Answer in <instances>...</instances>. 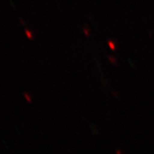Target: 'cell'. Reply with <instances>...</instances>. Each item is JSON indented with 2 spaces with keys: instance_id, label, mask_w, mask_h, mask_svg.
<instances>
[{
  "instance_id": "5b68a950",
  "label": "cell",
  "mask_w": 154,
  "mask_h": 154,
  "mask_svg": "<svg viewBox=\"0 0 154 154\" xmlns=\"http://www.w3.org/2000/svg\"><path fill=\"white\" fill-rule=\"evenodd\" d=\"M84 33H86L87 35H89V33H88V29H86V28H84Z\"/></svg>"
},
{
  "instance_id": "6da1fadb",
  "label": "cell",
  "mask_w": 154,
  "mask_h": 154,
  "mask_svg": "<svg viewBox=\"0 0 154 154\" xmlns=\"http://www.w3.org/2000/svg\"><path fill=\"white\" fill-rule=\"evenodd\" d=\"M108 45H109V47H110V49L112 50V51H115L116 50V44L113 42V41L109 40V41H108Z\"/></svg>"
},
{
  "instance_id": "277c9868",
  "label": "cell",
  "mask_w": 154,
  "mask_h": 154,
  "mask_svg": "<svg viewBox=\"0 0 154 154\" xmlns=\"http://www.w3.org/2000/svg\"><path fill=\"white\" fill-rule=\"evenodd\" d=\"M109 60L112 63H114V64H116V61L115 57H109Z\"/></svg>"
},
{
  "instance_id": "3957f363",
  "label": "cell",
  "mask_w": 154,
  "mask_h": 154,
  "mask_svg": "<svg viewBox=\"0 0 154 154\" xmlns=\"http://www.w3.org/2000/svg\"><path fill=\"white\" fill-rule=\"evenodd\" d=\"M23 95H24V97H25V99H26V100H27V102H28V103H31L32 102V99H31V97L28 95L27 93H24L23 94Z\"/></svg>"
},
{
  "instance_id": "7a4b0ae2",
  "label": "cell",
  "mask_w": 154,
  "mask_h": 154,
  "mask_svg": "<svg viewBox=\"0 0 154 154\" xmlns=\"http://www.w3.org/2000/svg\"><path fill=\"white\" fill-rule=\"evenodd\" d=\"M25 33H26V35L28 36V38H30V39H33V33H32V32H31V31H29L28 29H26V30H25Z\"/></svg>"
}]
</instances>
